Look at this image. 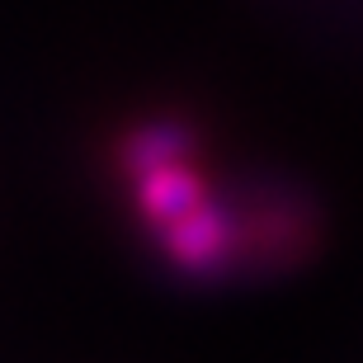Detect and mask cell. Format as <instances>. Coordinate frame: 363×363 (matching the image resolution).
<instances>
[{"mask_svg":"<svg viewBox=\"0 0 363 363\" xmlns=\"http://www.w3.org/2000/svg\"><path fill=\"white\" fill-rule=\"evenodd\" d=\"M156 250L175 274L194 283H217L227 279L245 255H250V217L231 199L213 194V199L194 208L184 222L156 236Z\"/></svg>","mask_w":363,"mask_h":363,"instance_id":"1","label":"cell"}]
</instances>
